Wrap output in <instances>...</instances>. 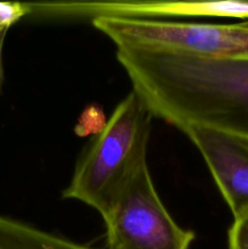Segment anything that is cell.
<instances>
[{
    "mask_svg": "<svg viewBox=\"0 0 248 249\" xmlns=\"http://www.w3.org/2000/svg\"><path fill=\"white\" fill-rule=\"evenodd\" d=\"M31 15L28 4L23 2H0V27L14 26L22 17Z\"/></svg>",
    "mask_w": 248,
    "mask_h": 249,
    "instance_id": "obj_9",
    "label": "cell"
},
{
    "mask_svg": "<svg viewBox=\"0 0 248 249\" xmlns=\"http://www.w3.org/2000/svg\"><path fill=\"white\" fill-rule=\"evenodd\" d=\"M182 133L203 157L232 218L248 211V139L202 126Z\"/></svg>",
    "mask_w": 248,
    "mask_h": 249,
    "instance_id": "obj_6",
    "label": "cell"
},
{
    "mask_svg": "<svg viewBox=\"0 0 248 249\" xmlns=\"http://www.w3.org/2000/svg\"><path fill=\"white\" fill-rule=\"evenodd\" d=\"M229 249H248V211L233 219L228 231Z\"/></svg>",
    "mask_w": 248,
    "mask_h": 249,
    "instance_id": "obj_8",
    "label": "cell"
},
{
    "mask_svg": "<svg viewBox=\"0 0 248 249\" xmlns=\"http://www.w3.org/2000/svg\"><path fill=\"white\" fill-rule=\"evenodd\" d=\"M0 249H101L0 214Z\"/></svg>",
    "mask_w": 248,
    "mask_h": 249,
    "instance_id": "obj_7",
    "label": "cell"
},
{
    "mask_svg": "<svg viewBox=\"0 0 248 249\" xmlns=\"http://www.w3.org/2000/svg\"><path fill=\"white\" fill-rule=\"evenodd\" d=\"M31 14L63 18L92 19L97 16L128 18L158 17H225L248 18V1H157V0H114V1H66L29 4Z\"/></svg>",
    "mask_w": 248,
    "mask_h": 249,
    "instance_id": "obj_5",
    "label": "cell"
},
{
    "mask_svg": "<svg viewBox=\"0 0 248 249\" xmlns=\"http://www.w3.org/2000/svg\"><path fill=\"white\" fill-rule=\"evenodd\" d=\"M10 27H0V92H1L2 84H4V65H2V48H4V41L6 38V34L9 32Z\"/></svg>",
    "mask_w": 248,
    "mask_h": 249,
    "instance_id": "obj_10",
    "label": "cell"
},
{
    "mask_svg": "<svg viewBox=\"0 0 248 249\" xmlns=\"http://www.w3.org/2000/svg\"><path fill=\"white\" fill-rule=\"evenodd\" d=\"M101 218L106 249H190L196 237L160 201L147 162L135 170Z\"/></svg>",
    "mask_w": 248,
    "mask_h": 249,
    "instance_id": "obj_4",
    "label": "cell"
},
{
    "mask_svg": "<svg viewBox=\"0 0 248 249\" xmlns=\"http://www.w3.org/2000/svg\"><path fill=\"white\" fill-rule=\"evenodd\" d=\"M116 57L153 117L248 139V61L119 46Z\"/></svg>",
    "mask_w": 248,
    "mask_h": 249,
    "instance_id": "obj_1",
    "label": "cell"
},
{
    "mask_svg": "<svg viewBox=\"0 0 248 249\" xmlns=\"http://www.w3.org/2000/svg\"><path fill=\"white\" fill-rule=\"evenodd\" d=\"M90 22L117 48L140 46L248 61V22L218 24L117 16H97Z\"/></svg>",
    "mask_w": 248,
    "mask_h": 249,
    "instance_id": "obj_3",
    "label": "cell"
},
{
    "mask_svg": "<svg viewBox=\"0 0 248 249\" xmlns=\"http://www.w3.org/2000/svg\"><path fill=\"white\" fill-rule=\"evenodd\" d=\"M152 113L131 90L78 160L63 198L104 215L135 170L147 162Z\"/></svg>",
    "mask_w": 248,
    "mask_h": 249,
    "instance_id": "obj_2",
    "label": "cell"
}]
</instances>
